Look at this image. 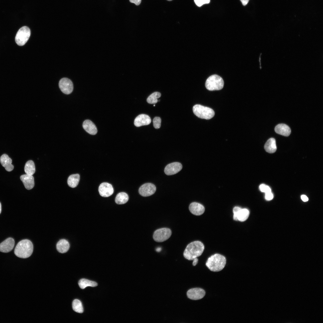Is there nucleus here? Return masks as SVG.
Returning <instances> with one entry per match:
<instances>
[{
	"instance_id": "obj_1",
	"label": "nucleus",
	"mask_w": 323,
	"mask_h": 323,
	"mask_svg": "<svg viewBox=\"0 0 323 323\" xmlns=\"http://www.w3.org/2000/svg\"><path fill=\"white\" fill-rule=\"evenodd\" d=\"M204 249L203 243L199 241L192 242L187 246L183 253L184 257L189 260H192L202 254Z\"/></svg>"
},
{
	"instance_id": "obj_2",
	"label": "nucleus",
	"mask_w": 323,
	"mask_h": 323,
	"mask_svg": "<svg viewBox=\"0 0 323 323\" xmlns=\"http://www.w3.org/2000/svg\"><path fill=\"white\" fill-rule=\"evenodd\" d=\"M33 246L31 242L27 239L22 240L17 244L14 252L17 257L23 258L29 257L32 254Z\"/></svg>"
},
{
	"instance_id": "obj_3",
	"label": "nucleus",
	"mask_w": 323,
	"mask_h": 323,
	"mask_svg": "<svg viewBox=\"0 0 323 323\" xmlns=\"http://www.w3.org/2000/svg\"><path fill=\"white\" fill-rule=\"evenodd\" d=\"M226 263V259L224 256L216 254L208 258L206 265L211 271L218 272L224 268Z\"/></svg>"
},
{
	"instance_id": "obj_4",
	"label": "nucleus",
	"mask_w": 323,
	"mask_h": 323,
	"mask_svg": "<svg viewBox=\"0 0 323 323\" xmlns=\"http://www.w3.org/2000/svg\"><path fill=\"white\" fill-rule=\"evenodd\" d=\"M224 85L222 78L217 74L209 77L206 81L205 86L209 91L218 90L221 89Z\"/></svg>"
},
{
	"instance_id": "obj_5",
	"label": "nucleus",
	"mask_w": 323,
	"mask_h": 323,
	"mask_svg": "<svg viewBox=\"0 0 323 323\" xmlns=\"http://www.w3.org/2000/svg\"><path fill=\"white\" fill-rule=\"evenodd\" d=\"M194 114L202 119H210L214 115L215 112L212 109L199 104L195 105L193 108Z\"/></svg>"
},
{
	"instance_id": "obj_6",
	"label": "nucleus",
	"mask_w": 323,
	"mask_h": 323,
	"mask_svg": "<svg viewBox=\"0 0 323 323\" xmlns=\"http://www.w3.org/2000/svg\"><path fill=\"white\" fill-rule=\"evenodd\" d=\"M31 35V31L29 28L26 26H24L18 31L16 35L15 40L16 44L19 46L24 45L28 40Z\"/></svg>"
},
{
	"instance_id": "obj_7",
	"label": "nucleus",
	"mask_w": 323,
	"mask_h": 323,
	"mask_svg": "<svg viewBox=\"0 0 323 323\" xmlns=\"http://www.w3.org/2000/svg\"><path fill=\"white\" fill-rule=\"evenodd\" d=\"M172 234L171 230L168 228H162L155 231L153 234V238L156 242H164L169 238Z\"/></svg>"
},
{
	"instance_id": "obj_8",
	"label": "nucleus",
	"mask_w": 323,
	"mask_h": 323,
	"mask_svg": "<svg viewBox=\"0 0 323 323\" xmlns=\"http://www.w3.org/2000/svg\"><path fill=\"white\" fill-rule=\"evenodd\" d=\"M233 219L235 220L243 222L248 218L249 212L246 208H242L239 207L235 206L233 209Z\"/></svg>"
},
{
	"instance_id": "obj_9",
	"label": "nucleus",
	"mask_w": 323,
	"mask_h": 323,
	"mask_svg": "<svg viewBox=\"0 0 323 323\" xmlns=\"http://www.w3.org/2000/svg\"><path fill=\"white\" fill-rule=\"evenodd\" d=\"M59 88L64 93L68 95L71 93L73 89V85L71 81L67 78H63L60 81Z\"/></svg>"
},
{
	"instance_id": "obj_10",
	"label": "nucleus",
	"mask_w": 323,
	"mask_h": 323,
	"mask_svg": "<svg viewBox=\"0 0 323 323\" xmlns=\"http://www.w3.org/2000/svg\"><path fill=\"white\" fill-rule=\"evenodd\" d=\"M156 188L152 183H148L142 185L139 188V194L143 196H148L153 194L156 192Z\"/></svg>"
},
{
	"instance_id": "obj_11",
	"label": "nucleus",
	"mask_w": 323,
	"mask_h": 323,
	"mask_svg": "<svg viewBox=\"0 0 323 323\" xmlns=\"http://www.w3.org/2000/svg\"><path fill=\"white\" fill-rule=\"evenodd\" d=\"M187 296L190 299L198 300L202 298L205 294V291L199 288H193L189 290L187 292Z\"/></svg>"
},
{
	"instance_id": "obj_12",
	"label": "nucleus",
	"mask_w": 323,
	"mask_h": 323,
	"mask_svg": "<svg viewBox=\"0 0 323 323\" xmlns=\"http://www.w3.org/2000/svg\"><path fill=\"white\" fill-rule=\"evenodd\" d=\"M100 195L103 197H108L112 194L114 190L112 185L107 182H103L99 187Z\"/></svg>"
},
{
	"instance_id": "obj_13",
	"label": "nucleus",
	"mask_w": 323,
	"mask_h": 323,
	"mask_svg": "<svg viewBox=\"0 0 323 323\" xmlns=\"http://www.w3.org/2000/svg\"><path fill=\"white\" fill-rule=\"evenodd\" d=\"M182 168V165L178 162H174L167 164L164 170L165 173L167 175H171L177 173Z\"/></svg>"
},
{
	"instance_id": "obj_14",
	"label": "nucleus",
	"mask_w": 323,
	"mask_h": 323,
	"mask_svg": "<svg viewBox=\"0 0 323 323\" xmlns=\"http://www.w3.org/2000/svg\"><path fill=\"white\" fill-rule=\"evenodd\" d=\"M14 244V240L11 237L8 238L0 243V251L4 253L9 252L13 249Z\"/></svg>"
},
{
	"instance_id": "obj_15",
	"label": "nucleus",
	"mask_w": 323,
	"mask_h": 323,
	"mask_svg": "<svg viewBox=\"0 0 323 323\" xmlns=\"http://www.w3.org/2000/svg\"><path fill=\"white\" fill-rule=\"evenodd\" d=\"M151 122L150 117L147 115L141 114L138 116L135 119L134 124L137 127L148 125Z\"/></svg>"
},
{
	"instance_id": "obj_16",
	"label": "nucleus",
	"mask_w": 323,
	"mask_h": 323,
	"mask_svg": "<svg viewBox=\"0 0 323 323\" xmlns=\"http://www.w3.org/2000/svg\"><path fill=\"white\" fill-rule=\"evenodd\" d=\"M189 210L193 214L199 216L202 214L204 212L205 209L202 204L196 202L191 203L189 206Z\"/></svg>"
},
{
	"instance_id": "obj_17",
	"label": "nucleus",
	"mask_w": 323,
	"mask_h": 323,
	"mask_svg": "<svg viewBox=\"0 0 323 323\" xmlns=\"http://www.w3.org/2000/svg\"><path fill=\"white\" fill-rule=\"evenodd\" d=\"M20 179L27 189L29 190L33 188L34 183L32 175L27 174L23 175L21 176Z\"/></svg>"
},
{
	"instance_id": "obj_18",
	"label": "nucleus",
	"mask_w": 323,
	"mask_h": 323,
	"mask_svg": "<svg viewBox=\"0 0 323 323\" xmlns=\"http://www.w3.org/2000/svg\"><path fill=\"white\" fill-rule=\"evenodd\" d=\"M0 162L2 165L7 171H11L13 170L14 166L11 163L12 160L6 154H3L0 157Z\"/></svg>"
},
{
	"instance_id": "obj_19",
	"label": "nucleus",
	"mask_w": 323,
	"mask_h": 323,
	"mask_svg": "<svg viewBox=\"0 0 323 323\" xmlns=\"http://www.w3.org/2000/svg\"><path fill=\"white\" fill-rule=\"evenodd\" d=\"M83 127L85 130L90 134L95 135L97 133V129L94 123L89 120H86L83 122Z\"/></svg>"
},
{
	"instance_id": "obj_20",
	"label": "nucleus",
	"mask_w": 323,
	"mask_h": 323,
	"mask_svg": "<svg viewBox=\"0 0 323 323\" xmlns=\"http://www.w3.org/2000/svg\"><path fill=\"white\" fill-rule=\"evenodd\" d=\"M275 132L279 134L285 136H289L290 134L291 130L290 127L283 124L277 125L275 128Z\"/></svg>"
},
{
	"instance_id": "obj_21",
	"label": "nucleus",
	"mask_w": 323,
	"mask_h": 323,
	"mask_svg": "<svg viewBox=\"0 0 323 323\" xmlns=\"http://www.w3.org/2000/svg\"><path fill=\"white\" fill-rule=\"evenodd\" d=\"M266 151L269 153H275L277 149L275 139L273 138L269 139L264 145Z\"/></svg>"
},
{
	"instance_id": "obj_22",
	"label": "nucleus",
	"mask_w": 323,
	"mask_h": 323,
	"mask_svg": "<svg viewBox=\"0 0 323 323\" xmlns=\"http://www.w3.org/2000/svg\"><path fill=\"white\" fill-rule=\"evenodd\" d=\"M69 243L65 239H61L57 243L56 247L57 250L61 253L66 252L69 249Z\"/></svg>"
},
{
	"instance_id": "obj_23",
	"label": "nucleus",
	"mask_w": 323,
	"mask_h": 323,
	"mask_svg": "<svg viewBox=\"0 0 323 323\" xmlns=\"http://www.w3.org/2000/svg\"><path fill=\"white\" fill-rule=\"evenodd\" d=\"M80 176L78 174L71 175L68 177L67 183L68 186L72 188L77 186L80 181Z\"/></svg>"
},
{
	"instance_id": "obj_24",
	"label": "nucleus",
	"mask_w": 323,
	"mask_h": 323,
	"mask_svg": "<svg viewBox=\"0 0 323 323\" xmlns=\"http://www.w3.org/2000/svg\"><path fill=\"white\" fill-rule=\"evenodd\" d=\"M129 199L128 194L125 192H121L118 194L115 198V202L118 204L126 203Z\"/></svg>"
},
{
	"instance_id": "obj_25",
	"label": "nucleus",
	"mask_w": 323,
	"mask_h": 323,
	"mask_svg": "<svg viewBox=\"0 0 323 323\" xmlns=\"http://www.w3.org/2000/svg\"><path fill=\"white\" fill-rule=\"evenodd\" d=\"M25 171L26 174L32 175L35 171V168L34 162L32 160L28 161L25 164Z\"/></svg>"
},
{
	"instance_id": "obj_26",
	"label": "nucleus",
	"mask_w": 323,
	"mask_h": 323,
	"mask_svg": "<svg viewBox=\"0 0 323 323\" xmlns=\"http://www.w3.org/2000/svg\"><path fill=\"white\" fill-rule=\"evenodd\" d=\"M78 284L80 287L82 289H84L88 286L95 287L97 285V284L95 282L85 279H80L79 281Z\"/></svg>"
},
{
	"instance_id": "obj_27",
	"label": "nucleus",
	"mask_w": 323,
	"mask_h": 323,
	"mask_svg": "<svg viewBox=\"0 0 323 323\" xmlns=\"http://www.w3.org/2000/svg\"><path fill=\"white\" fill-rule=\"evenodd\" d=\"M72 308L75 312L82 313L83 312V309L81 302L79 300L76 299L72 302Z\"/></svg>"
},
{
	"instance_id": "obj_28",
	"label": "nucleus",
	"mask_w": 323,
	"mask_h": 323,
	"mask_svg": "<svg viewBox=\"0 0 323 323\" xmlns=\"http://www.w3.org/2000/svg\"><path fill=\"white\" fill-rule=\"evenodd\" d=\"M161 96V93L158 92H155L150 95L147 98V101L150 104H155L158 101V98Z\"/></svg>"
},
{
	"instance_id": "obj_29",
	"label": "nucleus",
	"mask_w": 323,
	"mask_h": 323,
	"mask_svg": "<svg viewBox=\"0 0 323 323\" xmlns=\"http://www.w3.org/2000/svg\"><path fill=\"white\" fill-rule=\"evenodd\" d=\"M161 120L160 117H155L153 120L154 127L156 129L159 128L161 127Z\"/></svg>"
},
{
	"instance_id": "obj_30",
	"label": "nucleus",
	"mask_w": 323,
	"mask_h": 323,
	"mask_svg": "<svg viewBox=\"0 0 323 323\" xmlns=\"http://www.w3.org/2000/svg\"><path fill=\"white\" fill-rule=\"evenodd\" d=\"M259 189L261 191L265 193L271 192L270 188L264 184H261L259 186Z\"/></svg>"
},
{
	"instance_id": "obj_31",
	"label": "nucleus",
	"mask_w": 323,
	"mask_h": 323,
	"mask_svg": "<svg viewBox=\"0 0 323 323\" xmlns=\"http://www.w3.org/2000/svg\"><path fill=\"white\" fill-rule=\"evenodd\" d=\"M196 4L198 7H201L204 4L210 2V0H194Z\"/></svg>"
},
{
	"instance_id": "obj_32",
	"label": "nucleus",
	"mask_w": 323,
	"mask_h": 323,
	"mask_svg": "<svg viewBox=\"0 0 323 323\" xmlns=\"http://www.w3.org/2000/svg\"><path fill=\"white\" fill-rule=\"evenodd\" d=\"M273 198V195L271 192L265 193V199L266 200H271Z\"/></svg>"
},
{
	"instance_id": "obj_33",
	"label": "nucleus",
	"mask_w": 323,
	"mask_h": 323,
	"mask_svg": "<svg viewBox=\"0 0 323 323\" xmlns=\"http://www.w3.org/2000/svg\"><path fill=\"white\" fill-rule=\"evenodd\" d=\"M130 2L134 3L137 5H139L141 2V0H129Z\"/></svg>"
},
{
	"instance_id": "obj_34",
	"label": "nucleus",
	"mask_w": 323,
	"mask_h": 323,
	"mask_svg": "<svg viewBox=\"0 0 323 323\" xmlns=\"http://www.w3.org/2000/svg\"><path fill=\"white\" fill-rule=\"evenodd\" d=\"M301 198L304 202H307L308 200V198L304 195H302L301 196Z\"/></svg>"
},
{
	"instance_id": "obj_35",
	"label": "nucleus",
	"mask_w": 323,
	"mask_h": 323,
	"mask_svg": "<svg viewBox=\"0 0 323 323\" xmlns=\"http://www.w3.org/2000/svg\"><path fill=\"white\" fill-rule=\"evenodd\" d=\"M193 260H194L193 262V265L194 266H195L196 265V264H197L198 263V259L197 258H194L193 259Z\"/></svg>"
},
{
	"instance_id": "obj_36",
	"label": "nucleus",
	"mask_w": 323,
	"mask_h": 323,
	"mask_svg": "<svg viewBox=\"0 0 323 323\" xmlns=\"http://www.w3.org/2000/svg\"><path fill=\"white\" fill-rule=\"evenodd\" d=\"M243 5H246L249 2V0H240Z\"/></svg>"
},
{
	"instance_id": "obj_37",
	"label": "nucleus",
	"mask_w": 323,
	"mask_h": 323,
	"mask_svg": "<svg viewBox=\"0 0 323 323\" xmlns=\"http://www.w3.org/2000/svg\"><path fill=\"white\" fill-rule=\"evenodd\" d=\"M161 248H158L156 249V251H157L158 252H159L161 251Z\"/></svg>"
},
{
	"instance_id": "obj_38",
	"label": "nucleus",
	"mask_w": 323,
	"mask_h": 323,
	"mask_svg": "<svg viewBox=\"0 0 323 323\" xmlns=\"http://www.w3.org/2000/svg\"><path fill=\"white\" fill-rule=\"evenodd\" d=\"M1 203L0 202V214L1 213Z\"/></svg>"
},
{
	"instance_id": "obj_39",
	"label": "nucleus",
	"mask_w": 323,
	"mask_h": 323,
	"mask_svg": "<svg viewBox=\"0 0 323 323\" xmlns=\"http://www.w3.org/2000/svg\"><path fill=\"white\" fill-rule=\"evenodd\" d=\"M167 0V1H172V0Z\"/></svg>"
},
{
	"instance_id": "obj_40",
	"label": "nucleus",
	"mask_w": 323,
	"mask_h": 323,
	"mask_svg": "<svg viewBox=\"0 0 323 323\" xmlns=\"http://www.w3.org/2000/svg\"><path fill=\"white\" fill-rule=\"evenodd\" d=\"M153 106H155V105H153Z\"/></svg>"
}]
</instances>
